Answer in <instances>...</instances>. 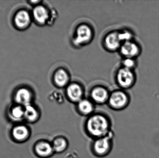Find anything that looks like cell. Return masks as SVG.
Segmentation results:
<instances>
[{
    "label": "cell",
    "instance_id": "obj_1",
    "mask_svg": "<svg viewBox=\"0 0 159 158\" xmlns=\"http://www.w3.org/2000/svg\"><path fill=\"white\" fill-rule=\"evenodd\" d=\"M110 128L109 119L102 114L91 115L87 119L85 125L88 134L95 139L109 135Z\"/></svg>",
    "mask_w": 159,
    "mask_h": 158
},
{
    "label": "cell",
    "instance_id": "obj_2",
    "mask_svg": "<svg viewBox=\"0 0 159 158\" xmlns=\"http://www.w3.org/2000/svg\"><path fill=\"white\" fill-rule=\"evenodd\" d=\"M112 147V142L110 135L95 139L92 145L93 153L98 156H104L110 152Z\"/></svg>",
    "mask_w": 159,
    "mask_h": 158
},
{
    "label": "cell",
    "instance_id": "obj_3",
    "mask_svg": "<svg viewBox=\"0 0 159 158\" xmlns=\"http://www.w3.org/2000/svg\"><path fill=\"white\" fill-rule=\"evenodd\" d=\"M108 101L111 108L116 110H120L128 105L129 98L127 94L124 92L117 91L111 94Z\"/></svg>",
    "mask_w": 159,
    "mask_h": 158
},
{
    "label": "cell",
    "instance_id": "obj_4",
    "mask_svg": "<svg viewBox=\"0 0 159 158\" xmlns=\"http://www.w3.org/2000/svg\"><path fill=\"white\" fill-rule=\"evenodd\" d=\"M117 79L119 84L124 88H130L136 81V76L132 70L123 67L118 71Z\"/></svg>",
    "mask_w": 159,
    "mask_h": 158
},
{
    "label": "cell",
    "instance_id": "obj_5",
    "mask_svg": "<svg viewBox=\"0 0 159 158\" xmlns=\"http://www.w3.org/2000/svg\"><path fill=\"white\" fill-rule=\"evenodd\" d=\"M32 16L26 10H19L14 16V23L15 27L20 30L26 29L31 23Z\"/></svg>",
    "mask_w": 159,
    "mask_h": 158
},
{
    "label": "cell",
    "instance_id": "obj_6",
    "mask_svg": "<svg viewBox=\"0 0 159 158\" xmlns=\"http://www.w3.org/2000/svg\"><path fill=\"white\" fill-rule=\"evenodd\" d=\"M120 53L126 58H134L141 53V48L138 44L131 40L121 45Z\"/></svg>",
    "mask_w": 159,
    "mask_h": 158
},
{
    "label": "cell",
    "instance_id": "obj_7",
    "mask_svg": "<svg viewBox=\"0 0 159 158\" xmlns=\"http://www.w3.org/2000/svg\"><path fill=\"white\" fill-rule=\"evenodd\" d=\"M14 99L17 105L25 107L32 104L33 95L30 89L23 87L17 90Z\"/></svg>",
    "mask_w": 159,
    "mask_h": 158
},
{
    "label": "cell",
    "instance_id": "obj_8",
    "mask_svg": "<svg viewBox=\"0 0 159 158\" xmlns=\"http://www.w3.org/2000/svg\"><path fill=\"white\" fill-rule=\"evenodd\" d=\"M34 152L41 158L49 157L55 153L52 143L46 141H41L34 146Z\"/></svg>",
    "mask_w": 159,
    "mask_h": 158
},
{
    "label": "cell",
    "instance_id": "obj_9",
    "mask_svg": "<svg viewBox=\"0 0 159 158\" xmlns=\"http://www.w3.org/2000/svg\"><path fill=\"white\" fill-rule=\"evenodd\" d=\"M92 35V30L89 26L86 25H80L76 30L75 42L78 45L86 43L91 40Z\"/></svg>",
    "mask_w": 159,
    "mask_h": 158
},
{
    "label": "cell",
    "instance_id": "obj_10",
    "mask_svg": "<svg viewBox=\"0 0 159 158\" xmlns=\"http://www.w3.org/2000/svg\"><path fill=\"white\" fill-rule=\"evenodd\" d=\"M49 15L50 13L45 6L38 5L34 8L32 16L36 23L43 25L48 23Z\"/></svg>",
    "mask_w": 159,
    "mask_h": 158
},
{
    "label": "cell",
    "instance_id": "obj_11",
    "mask_svg": "<svg viewBox=\"0 0 159 158\" xmlns=\"http://www.w3.org/2000/svg\"><path fill=\"white\" fill-rule=\"evenodd\" d=\"M67 94L71 101L78 103L82 99L83 91L79 84L72 83L67 88Z\"/></svg>",
    "mask_w": 159,
    "mask_h": 158
},
{
    "label": "cell",
    "instance_id": "obj_12",
    "mask_svg": "<svg viewBox=\"0 0 159 158\" xmlns=\"http://www.w3.org/2000/svg\"><path fill=\"white\" fill-rule=\"evenodd\" d=\"M92 99L98 104H103L108 101L109 94L107 90L101 87H96L91 93Z\"/></svg>",
    "mask_w": 159,
    "mask_h": 158
},
{
    "label": "cell",
    "instance_id": "obj_13",
    "mask_svg": "<svg viewBox=\"0 0 159 158\" xmlns=\"http://www.w3.org/2000/svg\"><path fill=\"white\" fill-rule=\"evenodd\" d=\"M12 134L14 140L17 142H25L30 136V130L24 125H18L13 128Z\"/></svg>",
    "mask_w": 159,
    "mask_h": 158
},
{
    "label": "cell",
    "instance_id": "obj_14",
    "mask_svg": "<svg viewBox=\"0 0 159 158\" xmlns=\"http://www.w3.org/2000/svg\"><path fill=\"white\" fill-rule=\"evenodd\" d=\"M24 118L30 123L36 122L40 117L39 110L32 104L24 107Z\"/></svg>",
    "mask_w": 159,
    "mask_h": 158
},
{
    "label": "cell",
    "instance_id": "obj_15",
    "mask_svg": "<svg viewBox=\"0 0 159 158\" xmlns=\"http://www.w3.org/2000/svg\"><path fill=\"white\" fill-rule=\"evenodd\" d=\"M77 109L82 116H90L94 111V106L89 100L82 99L77 103Z\"/></svg>",
    "mask_w": 159,
    "mask_h": 158
},
{
    "label": "cell",
    "instance_id": "obj_16",
    "mask_svg": "<svg viewBox=\"0 0 159 158\" xmlns=\"http://www.w3.org/2000/svg\"><path fill=\"white\" fill-rule=\"evenodd\" d=\"M120 42L118 33L117 32H112L108 34L105 40L106 46L110 50H116L118 49L121 46Z\"/></svg>",
    "mask_w": 159,
    "mask_h": 158
},
{
    "label": "cell",
    "instance_id": "obj_17",
    "mask_svg": "<svg viewBox=\"0 0 159 158\" xmlns=\"http://www.w3.org/2000/svg\"><path fill=\"white\" fill-rule=\"evenodd\" d=\"M54 79L55 83L58 86L63 87L68 84L70 79V77L66 70L61 69L55 72Z\"/></svg>",
    "mask_w": 159,
    "mask_h": 158
},
{
    "label": "cell",
    "instance_id": "obj_18",
    "mask_svg": "<svg viewBox=\"0 0 159 158\" xmlns=\"http://www.w3.org/2000/svg\"><path fill=\"white\" fill-rule=\"evenodd\" d=\"M51 143L55 153H63L68 148V141L63 137H57Z\"/></svg>",
    "mask_w": 159,
    "mask_h": 158
},
{
    "label": "cell",
    "instance_id": "obj_19",
    "mask_svg": "<svg viewBox=\"0 0 159 158\" xmlns=\"http://www.w3.org/2000/svg\"><path fill=\"white\" fill-rule=\"evenodd\" d=\"M10 116L15 120H18L24 118V107L17 105L11 109L10 110Z\"/></svg>",
    "mask_w": 159,
    "mask_h": 158
},
{
    "label": "cell",
    "instance_id": "obj_20",
    "mask_svg": "<svg viewBox=\"0 0 159 158\" xmlns=\"http://www.w3.org/2000/svg\"><path fill=\"white\" fill-rule=\"evenodd\" d=\"M124 67L132 70L136 66V63L134 58H126L123 62Z\"/></svg>",
    "mask_w": 159,
    "mask_h": 158
},
{
    "label": "cell",
    "instance_id": "obj_21",
    "mask_svg": "<svg viewBox=\"0 0 159 158\" xmlns=\"http://www.w3.org/2000/svg\"><path fill=\"white\" fill-rule=\"evenodd\" d=\"M118 36L120 41L125 42L131 40L132 34L129 32L124 31L123 32H120L118 33Z\"/></svg>",
    "mask_w": 159,
    "mask_h": 158
},
{
    "label": "cell",
    "instance_id": "obj_22",
    "mask_svg": "<svg viewBox=\"0 0 159 158\" xmlns=\"http://www.w3.org/2000/svg\"><path fill=\"white\" fill-rule=\"evenodd\" d=\"M41 2V1H29V3L30 4L32 5H35V6H36L38 5V3Z\"/></svg>",
    "mask_w": 159,
    "mask_h": 158
}]
</instances>
